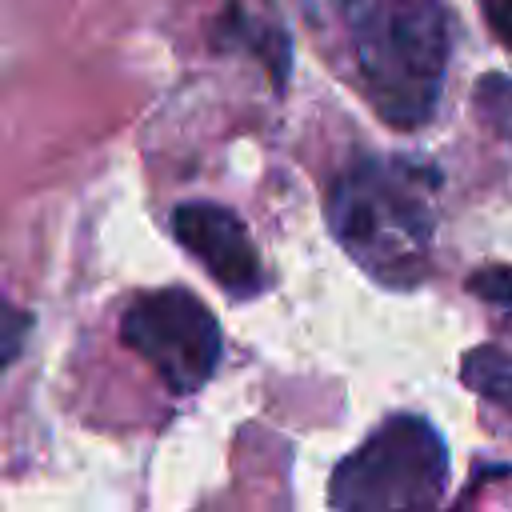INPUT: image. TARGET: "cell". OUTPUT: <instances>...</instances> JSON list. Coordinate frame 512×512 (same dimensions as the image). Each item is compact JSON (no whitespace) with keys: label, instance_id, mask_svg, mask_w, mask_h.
Wrapping results in <instances>:
<instances>
[{"label":"cell","instance_id":"6da1fadb","mask_svg":"<svg viewBox=\"0 0 512 512\" xmlns=\"http://www.w3.org/2000/svg\"><path fill=\"white\" fill-rule=\"evenodd\" d=\"M440 172L416 156H360L328 184V228L380 284L412 288L428 272Z\"/></svg>","mask_w":512,"mask_h":512},{"label":"cell","instance_id":"7a4b0ae2","mask_svg":"<svg viewBox=\"0 0 512 512\" xmlns=\"http://www.w3.org/2000/svg\"><path fill=\"white\" fill-rule=\"evenodd\" d=\"M352 60L376 116L400 132L432 120L448 72L452 24L440 0H340Z\"/></svg>","mask_w":512,"mask_h":512},{"label":"cell","instance_id":"3957f363","mask_svg":"<svg viewBox=\"0 0 512 512\" xmlns=\"http://www.w3.org/2000/svg\"><path fill=\"white\" fill-rule=\"evenodd\" d=\"M448 492V444L416 412L388 416L328 484L332 512H440Z\"/></svg>","mask_w":512,"mask_h":512},{"label":"cell","instance_id":"277c9868","mask_svg":"<svg viewBox=\"0 0 512 512\" xmlns=\"http://www.w3.org/2000/svg\"><path fill=\"white\" fill-rule=\"evenodd\" d=\"M120 340L176 396L204 388L224 352L216 316L188 288H156L136 296L120 316Z\"/></svg>","mask_w":512,"mask_h":512},{"label":"cell","instance_id":"5b68a950","mask_svg":"<svg viewBox=\"0 0 512 512\" xmlns=\"http://www.w3.org/2000/svg\"><path fill=\"white\" fill-rule=\"evenodd\" d=\"M172 236L200 260V268L236 300H248L264 288V268L256 244L240 216L224 204L188 200L172 212Z\"/></svg>","mask_w":512,"mask_h":512},{"label":"cell","instance_id":"8992f818","mask_svg":"<svg viewBox=\"0 0 512 512\" xmlns=\"http://www.w3.org/2000/svg\"><path fill=\"white\" fill-rule=\"evenodd\" d=\"M220 40L256 52L264 60V68L272 72V84L284 88L288 68H292V48L272 12H256V8H244V0H232L220 20Z\"/></svg>","mask_w":512,"mask_h":512},{"label":"cell","instance_id":"52a82bcc","mask_svg":"<svg viewBox=\"0 0 512 512\" xmlns=\"http://www.w3.org/2000/svg\"><path fill=\"white\" fill-rule=\"evenodd\" d=\"M460 376L472 392H480L484 400L512 412V352H504L496 344L468 348L460 360Z\"/></svg>","mask_w":512,"mask_h":512},{"label":"cell","instance_id":"ba28073f","mask_svg":"<svg viewBox=\"0 0 512 512\" xmlns=\"http://www.w3.org/2000/svg\"><path fill=\"white\" fill-rule=\"evenodd\" d=\"M476 108L508 136V132H512V80L500 76V72L484 76V80L476 84Z\"/></svg>","mask_w":512,"mask_h":512},{"label":"cell","instance_id":"9c48e42d","mask_svg":"<svg viewBox=\"0 0 512 512\" xmlns=\"http://www.w3.org/2000/svg\"><path fill=\"white\" fill-rule=\"evenodd\" d=\"M28 332H32V312L16 308V304L0 292V372L20 356Z\"/></svg>","mask_w":512,"mask_h":512},{"label":"cell","instance_id":"30bf717a","mask_svg":"<svg viewBox=\"0 0 512 512\" xmlns=\"http://www.w3.org/2000/svg\"><path fill=\"white\" fill-rule=\"evenodd\" d=\"M468 292H476L488 304L512 308V264H488L468 276Z\"/></svg>","mask_w":512,"mask_h":512},{"label":"cell","instance_id":"8fae6325","mask_svg":"<svg viewBox=\"0 0 512 512\" xmlns=\"http://www.w3.org/2000/svg\"><path fill=\"white\" fill-rule=\"evenodd\" d=\"M480 12L492 28V36L512 52V0H480Z\"/></svg>","mask_w":512,"mask_h":512}]
</instances>
